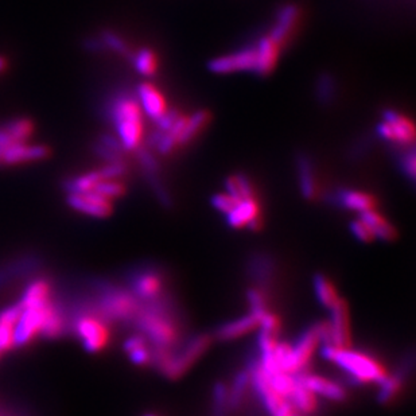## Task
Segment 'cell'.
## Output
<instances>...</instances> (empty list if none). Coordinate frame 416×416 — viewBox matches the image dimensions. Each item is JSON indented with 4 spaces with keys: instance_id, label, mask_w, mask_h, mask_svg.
Wrapping results in <instances>:
<instances>
[{
    "instance_id": "obj_1",
    "label": "cell",
    "mask_w": 416,
    "mask_h": 416,
    "mask_svg": "<svg viewBox=\"0 0 416 416\" xmlns=\"http://www.w3.org/2000/svg\"><path fill=\"white\" fill-rule=\"evenodd\" d=\"M175 316L177 310L174 302L160 294L155 299L141 304L132 323H135L154 346L172 349L179 340V329Z\"/></svg>"
},
{
    "instance_id": "obj_13",
    "label": "cell",
    "mask_w": 416,
    "mask_h": 416,
    "mask_svg": "<svg viewBox=\"0 0 416 416\" xmlns=\"http://www.w3.org/2000/svg\"><path fill=\"white\" fill-rule=\"evenodd\" d=\"M50 157V148L44 144L13 143L3 148L0 154V166H15L31 162H40Z\"/></svg>"
},
{
    "instance_id": "obj_47",
    "label": "cell",
    "mask_w": 416,
    "mask_h": 416,
    "mask_svg": "<svg viewBox=\"0 0 416 416\" xmlns=\"http://www.w3.org/2000/svg\"><path fill=\"white\" fill-rule=\"evenodd\" d=\"M136 154H138V159H139V163L143 169V172L145 174H157L159 170L158 162L155 157L143 147H139L136 150Z\"/></svg>"
},
{
    "instance_id": "obj_48",
    "label": "cell",
    "mask_w": 416,
    "mask_h": 416,
    "mask_svg": "<svg viewBox=\"0 0 416 416\" xmlns=\"http://www.w3.org/2000/svg\"><path fill=\"white\" fill-rule=\"evenodd\" d=\"M13 334H14V325L0 321V352H6L14 346Z\"/></svg>"
},
{
    "instance_id": "obj_15",
    "label": "cell",
    "mask_w": 416,
    "mask_h": 416,
    "mask_svg": "<svg viewBox=\"0 0 416 416\" xmlns=\"http://www.w3.org/2000/svg\"><path fill=\"white\" fill-rule=\"evenodd\" d=\"M66 202L74 210L95 218H107L114 212L112 201L107 200L95 190L83 194H68Z\"/></svg>"
},
{
    "instance_id": "obj_43",
    "label": "cell",
    "mask_w": 416,
    "mask_h": 416,
    "mask_svg": "<svg viewBox=\"0 0 416 416\" xmlns=\"http://www.w3.org/2000/svg\"><path fill=\"white\" fill-rule=\"evenodd\" d=\"M246 299L249 302L251 306V311L258 314V316H263L267 313V307H266V297L264 292L258 288H251L246 292Z\"/></svg>"
},
{
    "instance_id": "obj_36",
    "label": "cell",
    "mask_w": 416,
    "mask_h": 416,
    "mask_svg": "<svg viewBox=\"0 0 416 416\" xmlns=\"http://www.w3.org/2000/svg\"><path fill=\"white\" fill-rule=\"evenodd\" d=\"M249 268H251L252 278L260 285H267L273 279V260L267 258L266 255H256L255 258H252Z\"/></svg>"
},
{
    "instance_id": "obj_11",
    "label": "cell",
    "mask_w": 416,
    "mask_h": 416,
    "mask_svg": "<svg viewBox=\"0 0 416 416\" xmlns=\"http://www.w3.org/2000/svg\"><path fill=\"white\" fill-rule=\"evenodd\" d=\"M209 71L217 74H230L237 72H255L256 68V49L248 46L232 54L215 58L209 62Z\"/></svg>"
},
{
    "instance_id": "obj_27",
    "label": "cell",
    "mask_w": 416,
    "mask_h": 416,
    "mask_svg": "<svg viewBox=\"0 0 416 416\" xmlns=\"http://www.w3.org/2000/svg\"><path fill=\"white\" fill-rule=\"evenodd\" d=\"M288 400L292 404L295 411H299L302 414H313L318 405L316 395H314L309 388L304 387L298 380V377H297L295 388L291 392Z\"/></svg>"
},
{
    "instance_id": "obj_4",
    "label": "cell",
    "mask_w": 416,
    "mask_h": 416,
    "mask_svg": "<svg viewBox=\"0 0 416 416\" xmlns=\"http://www.w3.org/2000/svg\"><path fill=\"white\" fill-rule=\"evenodd\" d=\"M323 359L334 362L343 371L349 374L350 380L357 384H380L387 376L386 368L374 357L352 350L350 347H337L333 345H325L322 347Z\"/></svg>"
},
{
    "instance_id": "obj_33",
    "label": "cell",
    "mask_w": 416,
    "mask_h": 416,
    "mask_svg": "<svg viewBox=\"0 0 416 416\" xmlns=\"http://www.w3.org/2000/svg\"><path fill=\"white\" fill-rule=\"evenodd\" d=\"M3 127L16 143L29 142L30 136L34 132V123L29 117H16L7 121Z\"/></svg>"
},
{
    "instance_id": "obj_54",
    "label": "cell",
    "mask_w": 416,
    "mask_h": 416,
    "mask_svg": "<svg viewBox=\"0 0 416 416\" xmlns=\"http://www.w3.org/2000/svg\"><path fill=\"white\" fill-rule=\"evenodd\" d=\"M145 416H154V415H145Z\"/></svg>"
},
{
    "instance_id": "obj_22",
    "label": "cell",
    "mask_w": 416,
    "mask_h": 416,
    "mask_svg": "<svg viewBox=\"0 0 416 416\" xmlns=\"http://www.w3.org/2000/svg\"><path fill=\"white\" fill-rule=\"evenodd\" d=\"M52 285L46 278H34L22 292L19 301L16 302L22 309L42 306L52 299Z\"/></svg>"
},
{
    "instance_id": "obj_24",
    "label": "cell",
    "mask_w": 416,
    "mask_h": 416,
    "mask_svg": "<svg viewBox=\"0 0 416 416\" xmlns=\"http://www.w3.org/2000/svg\"><path fill=\"white\" fill-rule=\"evenodd\" d=\"M258 215L260 209L258 201L255 197H252L239 202L237 206L227 215V221L232 228H243Z\"/></svg>"
},
{
    "instance_id": "obj_5",
    "label": "cell",
    "mask_w": 416,
    "mask_h": 416,
    "mask_svg": "<svg viewBox=\"0 0 416 416\" xmlns=\"http://www.w3.org/2000/svg\"><path fill=\"white\" fill-rule=\"evenodd\" d=\"M212 338L208 334H200L190 338L186 344L179 347L177 353H172L167 361L159 369L170 380H178L201 359L205 352L210 347Z\"/></svg>"
},
{
    "instance_id": "obj_49",
    "label": "cell",
    "mask_w": 416,
    "mask_h": 416,
    "mask_svg": "<svg viewBox=\"0 0 416 416\" xmlns=\"http://www.w3.org/2000/svg\"><path fill=\"white\" fill-rule=\"evenodd\" d=\"M129 356L135 365H147L151 361V350L147 347V345H142L129 352Z\"/></svg>"
},
{
    "instance_id": "obj_39",
    "label": "cell",
    "mask_w": 416,
    "mask_h": 416,
    "mask_svg": "<svg viewBox=\"0 0 416 416\" xmlns=\"http://www.w3.org/2000/svg\"><path fill=\"white\" fill-rule=\"evenodd\" d=\"M335 80L333 78L331 74L323 73L319 76L318 83H316V97L322 104H329L335 96Z\"/></svg>"
},
{
    "instance_id": "obj_56",
    "label": "cell",
    "mask_w": 416,
    "mask_h": 416,
    "mask_svg": "<svg viewBox=\"0 0 416 416\" xmlns=\"http://www.w3.org/2000/svg\"><path fill=\"white\" fill-rule=\"evenodd\" d=\"M297 416H298V415H297Z\"/></svg>"
},
{
    "instance_id": "obj_55",
    "label": "cell",
    "mask_w": 416,
    "mask_h": 416,
    "mask_svg": "<svg viewBox=\"0 0 416 416\" xmlns=\"http://www.w3.org/2000/svg\"><path fill=\"white\" fill-rule=\"evenodd\" d=\"M0 353H1V352H0Z\"/></svg>"
},
{
    "instance_id": "obj_37",
    "label": "cell",
    "mask_w": 416,
    "mask_h": 416,
    "mask_svg": "<svg viewBox=\"0 0 416 416\" xmlns=\"http://www.w3.org/2000/svg\"><path fill=\"white\" fill-rule=\"evenodd\" d=\"M266 374V372H264ZM267 374L268 383L270 386L283 398L288 399L291 392L294 391L295 384H297V376L295 374H290L283 371H275L273 374Z\"/></svg>"
},
{
    "instance_id": "obj_3",
    "label": "cell",
    "mask_w": 416,
    "mask_h": 416,
    "mask_svg": "<svg viewBox=\"0 0 416 416\" xmlns=\"http://www.w3.org/2000/svg\"><path fill=\"white\" fill-rule=\"evenodd\" d=\"M90 287L93 290V297L90 298L96 316L108 323L133 322L142 302L131 291L117 287L114 283L102 279H93Z\"/></svg>"
},
{
    "instance_id": "obj_10",
    "label": "cell",
    "mask_w": 416,
    "mask_h": 416,
    "mask_svg": "<svg viewBox=\"0 0 416 416\" xmlns=\"http://www.w3.org/2000/svg\"><path fill=\"white\" fill-rule=\"evenodd\" d=\"M384 120L379 124L377 133L388 142L410 144L415 139V129L410 119L396 111L388 109L384 112Z\"/></svg>"
},
{
    "instance_id": "obj_6",
    "label": "cell",
    "mask_w": 416,
    "mask_h": 416,
    "mask_svg": "<svg viewBox=\"0 0 416 416\" xmlns=\"http://www.w3.org/2000/svg\"><path fill=\"white\" fill-rule=\"evenodd\" d=\"M249 380L251 384L255 388L256 393L260 398V400L263 403L264 408L267 410L268 415L270 416H297L295 414V408L292 407V404L290 403L288 399L283 398L282 395H279L275 389H273L267 374H264V371L261 369L258 361H254L249 365Z\"/></svg>"
},
{
    "instance_id": "obj_14",
    "label": "cell",
    "mask_w": 416,
    "mask_h": 416,
    "mask_svg": "<svg viewBox=\"0 0 416 416\" xmlns=\"http://www.w3.org/2000/svg\"><path fill=\"white\" fill-rule=\"evenodd\" d=\"M131 292L141 302L155 299L162 294V275L154 268H139L129 276Z\"/></svg>"
},
{
    "instance_id": "obj_41",
    "label": "cell",
    "mask_w": 416,
    "mask_h": 416,
    "mask_svg": "<svg viewBox=\"0 0 416 416\" xmlns=\"http://www.w3.org/2000/svg\"><path fill=\"white\" fill-rule=\"evenodd\" d=\"M228 408V388L222 383H217L213 387V410L215 415H224Z\"/></svg>"
},
{
    "instance_id": "obj_44",
    "label": "cell",
    "mask_w": 416,
    "mask_h": 416,
    "mask_svg": "<svg viewBox=\"0 0 416 416\" xmlns=\"http://www.w3.org/2000/svg\"><path fill=\"white\" fill-rule=\"evenodd\" d=\"M240 201L242 200H237L236 197L230 196L228 193H220V194L213 196L212 205H213V208L217 209L218 212H221L224 215H228V213H230L237 206V203Z\"/></svg>"
},
{
    "instance_id": "obj_19",
    "label": "cell",
    "mask_w": 416,
    "mask_h": 416,
    "mask_svg": "<svg viewBox=\"0 0 416 416\" xmlns=\"http://www.w3.org/2000/svg\"><path fill=\"white\" fill-rule=\"evenodd\" d=\"M299 19V8L295 4H287L279 10L276 22L270 37L279 43L282 47L287 43L290 37L297 29Z\"/></svg>"
},
{
    "instance_id": "obj_31",
    "label": "cell",
    "mask_w": 416,
    "mask_h": 416,
    "mask_svg": "<svg viewBox=\"0 0 416 416\" xmlns=\"http://www.w3.org/2000/svg\"><path fill=\"white\" fill-rule=\"evenodd\" d=\"M132 62L135 71L145 77H151L158 71V57L151 49L147 47L136 52L133 54Z\"/></svg>"
},
{
    "instance_id": "obj_40",
    "label": "cell",
    "mask_w": 416,
    "mask_h": 416,
    "mask_svg": "<svg viewBox=\"0 0 416 416\" xmlns=\"http://www.w3.org/2000/svg\"><path fill=\"white\" fill-rule=\"evenodd\" d=\"M101 41L105 44V49H109L120 56H129V47L126 41L111 30H104L100 34Z\"/></svg>"
},
{
    "instance_id": "obj_38",
    "label": "cell",
    "mask_w": 416,
    "mask_h": 416,
    "mask_svg": "<svg viewBox=\"0 0 416 416\" xmlns=\"http://www.w3.org/2000/svg\"><path fill=\"white\" fill-rule=\"evenodd\" d=\"M93 190L102 197H105L107 200L112 201V200L123 197L127 191V187L119 179H104V181L99 182Z\"/></svg>"
},
{
    "instance_id": "obj_29",
    "label": "cell",
    "mask_w": 416,
    "mask_h": 416,
    "mask_svg": "<svg viewBox=\"0 0 416 416\" xmlns=\"http://www.w3.org/2000/svg\"><path fill=\"white\" fill-rule=\"evenodd\" d=\"M407 374V368L403 365L393 374H387L384 380L379 384L380 391H379V402L381 404H388L395 399V396L399 393L402 389L403 383H404V376Z\"/></svg>"
},
{
    "instance_id": "obj_45",
    "label": "cell",
    "mask_w": 416,
    "mask_h": 416,
    "mask_svg": "<svg viewBox=\"0 0 416 416\" xmlns=\"http://www.w3.org/2000/svg\"><path fill=\"white\" fill-rule=\"evenodd\" d=\"M104 179H120L126 172H127V165L124 160L120 162H111L107 163L104 167L99 170Z\"/></svg>"
},
{
    "instance_id": "obj_52",
    "label": "cell",
    "mask_w": 416,
    "mask_h": 416,
    "mask_svg": "<svg viewBox=\"0 0 416 416\" xmlns=\"http://www.w3.org/2000/svg\"><path fill=\"white\" fill-rule=\"evenodd\" d=\"M16 143L14 139L8 135V132L1 126L0 127V147H7L10 144Z\"/></svg>"
},
{
    "instance_id": "obj_12",
    "label": "cell",
    "mask_w": 416,
    "mask_h": 416,
    "mask_svg": "<svg viewBox=\"0 0 416 416\" xmlns=\"http://www.w3.org/2000/svg\"><path fill=\"white\" fill-rule=\"evenodd\" d=\"M331 345L337 347H350L352 345V331H350V314L347 303L338 298L331 309Z\"/></svg>"
},
{
    "instance_id": "obj_17",
    "label": "cell",
    "mask_w": 416,
    "mask_h": 416,
    "mask_svg": "<svg viewBox=\"0 0 416 416\" xmlns=\"http://www.w3.org/2000/svg\"><path fill=\"white\" fill-rule=\"evenodd\" d=\"M298 380L306 388H309L314 395H319L333 402H344L346 399V391L338 383H334L326 377L316 376V374H295Z\"/></svg>"
},
{
    "instance_id": "obj_42",
    "label": "cell",
    "mask_w": 416,
    "mask_h": 416,
    "mask_svg": "<svg viewBox=\"0 0 416 416\" xmlns=\"http://www.w3.org/2000/svg\"><path fill=\"white\" fill-rule=\"evenodd\" d=\"M145 177H147V181H148L150 186L153 189V191L155 193L158 201L160 202L163 206L170 208L172 205V197H170L169 191L166 190V187L160 184V179H159L158 175H157V174H145Z\"/></svg>"
},
{
    "instance_id": "obj_51",
    "label": "cell",
    "mask_w": 416,
    "mask_h": 416,
    "mask_svg": "<svg viewBox=\"0 0 416 416\" xmlns=\"http://www.w3.org/2000/svg\"><path fill=\"white\" fill-rule=\"evenodd\" d=\"M403 170L405 174L414 179L415 178V153L411 151L408 155H405L402 162Z\"/></svg>"
},
{
    "instance_id": "obj_35",
    "label": "cell",
    "mask_w": 416,
    "mask_h": 416,
    "mask_svg": "<svg viewBox=\"0 0 416 416\" xmlns=\"http://www.w3.org/2000/svg\"><path fill=\"white\" fill-rule=\"evenodd\" d=\"M249 384L251 380L248 371H242L234 376L232 387L228 389V408L236 410L242 405L244 400L245 391Z\"/></svg>"
},
{
    "instance_id": "obj_9",
    "label": "cell",
    "mask_w": 416,
    "mask_h": 416,
    "mask_svg": "<svg viewBox=\"0 0 416 416\" xmlns=\"http://www.w3.org/2000/svg\"><path fill=\"white\" fill-rule=\"evenodd\" d=\"M49 304L50 302L42 306L28 307L20 310L19 318L14 325V334H13L14 346L22 347L31 343L37 334H40Z\"/></svg>"
},
{
    "instance_id": "obj_20",
    "label": "cell",
    "mask_w": 416,
    "mask_h": 416,
    "mask_svg": "<svg viewBox=\"0 0 416 416\" xmlns=\"http://www.w3.org/2000/svg\"><path fill=\"white\" fill-rule=\"evenodd\" d=\"M263 316H258L255 313H249L244 316H240L232 322H228L222 326H220L215 331V337L220 341H232L237 340L243 335L249 334L251 331L258 329L260 321Z\"/></svg>"
},
{
    "instance_id": "obj_53",
    "label": "cell",
    "mask_w": 416,
    "mask_h": 416,
    "mask_svg": "<svg viewBox=\"0 0 416 416\" xmlns=\"http://www.w3.org/2000/svg\"><path fill=\"white\" fill-rule=\"evenodd\" d=\"M7 68V59L0 56V73L4 72Z\"/></svg>"
},
{
    "instance_id": "obj_46",
    "label": "cell",
    "mask_w": 416,
    "mask_h": 416,
    "mask_svg": "<svg viewBox=\"0 0 416 416\" xmlns=\"http://www.w3.org/2000/svg\"><path fill=\"white\" fill-rule=\"evenodd\" d=\"M350 230L359 239V242H362V243L369 244V243H372L374 239H376L374 237V230H371L368 227V224L364 220H361V218L353 221L350 224Z\"/></svg>"
},
{
    "instance_id": "obj_21",
    "label": "cell",
    "mask_w": 416,
    "mask_h": 416,
    "mask_svg": "<svg viewBox=\"0 0 416 416\" xmlns=\"http://www.w3.org/2000/svg\"><path fill=\"white\" fill-rule=\"evenodd\" d=\"M255 49H256L255 73L260 76H267L273 73L278 64L282 46L276 41H273L270 35H267L260 38V41L255 44Z\"/></svg>"
},
{
    "instance_id": "obj_25",
    "label": "cell",
    "mask_w": 416,
    "mask_h": 416,
    "mask_svg": "<svg viewBox=\"0 0 416 416\" xmlns=\"http://www.w3.org/2000/svg\"><path fill=\"white\" fill-rule=\"evenodd\" d=\"M338 202L346 209L359 213L372 210L376 206L374 196L359 190H341L338 193Z\"/></svg>"
},
{
    "instance_id": "obj_2",
    "label": "cell",
    "mask_w": 416,
    "mask_h": 416,
    "mask_svg": "<svg viewBox=\"0 0 416 416\" xmlns=\"http://www.w3.org/2000/svg\"><path fill=\"white\" fill-rule=\"evenodd\" d=\"M107 116L111 119L116 138L126 151H136L143 142V111L136 96L119 92L107 105Z\"/></svg>"
},
{
    "instance_id": "obj_8",
    "label": "cell",
    "mask_w": 416,
    "mask_h": 416,
    "mask_svg": "<svg viewBox=\"0 0 416 416\" xmlns=\"http://www.w3.org/2000/svg\"><path fill=\"white\" fill-rule=\"evenodd\" d=\"M322 343V322L310 326L302 333L297 344L291 346L287 374H299L304 371L309 361L316 353V347Z\"/></svg>"
},
{
    "instance_id": "obj_50",
    "label": "cell",
    "mask_w": 416,
    "mask_h": 416,
    "mask_svg": "<svg viewBox=\"0 0 416 416\" xmlns=\"http://www.w3.org/2000/svg\"><path fill=\"white\" fill-rule=\"evenodd\" d=\"M83 46L89 53H100L107 50L105 44L101 41L100 37H88L83 41Z\"/></svg>"
},
{
    "instance_id": "obj_18",
    "label": "cell",
    "mask_w": 416,
    "mask_h": 416,
    "mask_svg": "<svg viewBox=\"0 0 416 416\" xmlns=\"http://www.w3.org/2000/svg\"><path fill=\"white\" fill-rule=\"evenodd\" d=\"M138 102L143 111V114L153 120H158L160 116L165 115L167 109V102L162 92L157 86L143 83L138 86V95H135Z\"/></svg>"
},
{
    "instance_id": "obj_7",
    "label": "cell",
    "mask_w": 416,
    "mask_h": 416,
    "mask_svg": "<svg viewBox=\"0 0 416 416\" xmlns=\"http://www.w3.org/2000/svg\"><path fill=\"white\" fill-rule=\"evenodd\" d=\"M71 333L83 344L88 353H99L109 343V323L93 314L77 316L73 321Z\"/></svg>"
},
{
    "instance_id": "obj_26",
    "label": "cell",
    "mask_w": 416,
    "mask_h": 416,
    "mask_svg": "<svg viewBox=\"0 0 416 416\" xmlns=\"http://www.w3.org/2000/svg\"><path fill=\"white\" fill-rule=\"evenodd\" d=\"M361 220H364L368 227L374 230V237L384 240V242H393L398 236V232L393 228V225L384 218L380 213H377L374 209L367 210L361 213Z\"/></svg>"
},
{
    "instance_id": "obj_32",
    "label": "cell",
    "mask_w": 416,
    "mask_h": 416,
    "mask_svg": "<svg viewBox=\"0 0 416 416\" xmlns=\"http://www.w3.org/2000/svg\"><path fill=\"white\" fill-rule=\"evenodd\" d=\"M210 120V115L206 111H198L191 116H189L186 120V126L179 138V144H186L191 142L194 138L198 136L202 129L208 126Z\"/></svg>"
},
{
    "instance_id": "obj_34",
    "label": "cell",
    "mask_w": 416,
    "mask_h": 416,
    "mask_svg": "<svg viewBox=\"0 0 416 416\" xmlns=\"http://www.w3.org/2000/svg\"><path fill=\"white\" fill-rule=\"evenodd\" d=\"M314 291H316L318 301L321 302L322 306H325L328 309H331V306L340 298L333 283L322 273H316L314 276Z\"/></svg>"
},
{
    "instance_id": "obj_23",
    "label": "cell",
    "mask_w": 416,
    "mask_h": 416,
    "mask_svg": "<svg viewBox=\"0 0 416 416\" xmlns=\"http://www.w3.org/2000/svg\"><path fill=\"white\" fill-rule=\"evenodd\" d=\"M297 167H298L302 196L306 200H313L316 194V174H314L313 163L306 154L301 153L297 157Z\"/></svg>"
},
{
    "instance_id": "obj_30",
    "label": "cell",
    "mask_w": 416,
    "mask_h": 416,
    "mask_svg": "<svg viewBox=\"0 0 416 416\" xmlns=\"http://www.w3.org/2000/svg\"><path fill=\"white\" fill-rule=\"evenodd\" d=\"M225 189L228 194L236 197L237 200H246L255 197L252 182L244 174H234L228 177L225 181Z\"/></svg>"
},
{
    "instance_id": "obj_28",
    "label": "cell",
    "mask_w": 416,
    "mask_h": 416,
    "mask_svg": "<svg viewBox=\"0 0 416 416\" xmlns=\"http://www.w3.org/2000/svg\"><path fill=\"white\" fill-rule=\"evenodd\" d=\"M101 181H102V177H101L100 172L95 170V172L76 175V177L64 181L62 187L68 194H83V193L93 190Z\"/></svg>"
},
{
    "instance_id": "obj_16",
    "label": "cell",
    "mask_w": 416,
    "mask_h": 416,
    "mask_svg": "<svg viewBox=\"0 0 416 416\" xmlns=\"http://www.w3.org/2000/svg\"><path fill=\"white\" fill-rule=\"evenodd\" d=\"M42 266V258L35 254H28V255H22L13 260H8L7 263L0 266V288L14 279L32 275Z\"/></svg>"
}]
</instances>
